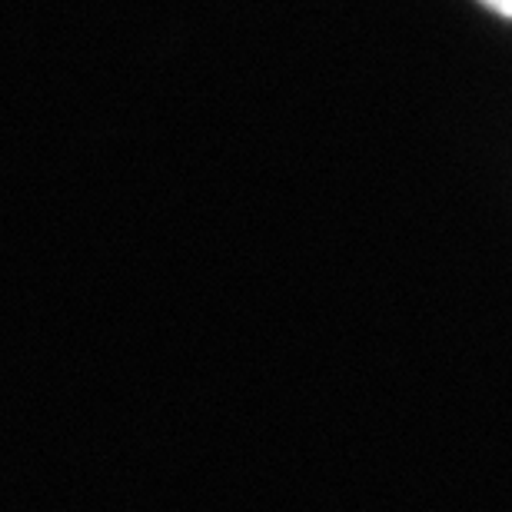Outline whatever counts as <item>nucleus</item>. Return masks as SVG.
Instances as JSON below:
<instances>
[{"label": "nucleus", "mask_w": 512, "mask_h": 512, "mask_svg": "<svg viewBox=\"0 0 512 512\" xmlns=\"http://www.w3.org/2000/svg\"><path fill=\"white\" fill-rule=\"evenodd\" d=\"M486 7H493L496 14H503V17H509L512 20V0H483Z\"/></svg>", "instance_id": "obj_1"}]
</instances>
